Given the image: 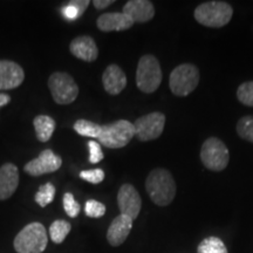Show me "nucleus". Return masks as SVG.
<instances>
[{
    "instance_id": "nucleus-1",
    "label": "nucleus",
    "mask_w": 253,
    "mask_h": 253,
    "mask_svg": "<svg viewBox=\"0 0 253 253\" xmlns=\"http://www.w3.org/2000/svg\"><path fill=\"white\" fill-rule=\"evenodd\" d=\"M145 190L155 204L158 207H167L175 198L177 188L171 173L158 168L148 175Z\"/></svg>"
},
{
    "instance_id": "nucleus-2",
    "label": "nucleus",
    "mask_w": 253,
    "mask_h": 253,
    "mask_svg": "<svg viewBox=\"0 0 253 253\" xmlns=\"http://www.w3.org/2000/svg\"><path fill=\"white\" fill-rule=\"evenodd\" d=\"M47 232L41 223L34 221L15 236L13 245L18 253H42L47 248Z\"/></svg>"
},
{
    "instance_id": "nucleus-3",
    "label": "nucleus",
    "mask_w": 253,
    "mask_h": 253,
    "mask_svg": "<svg viewBox=\"0 0 253 253\" xmlns=\"http://www.w3.org/2000/svg\"><path fill=\"white\" fill-rule=\"evenodd\" d=\"M233 8L225 1H208L197 6L195 9V19L207 27L219 28L230 23Z\"/></svg>"
},
{
    "instance_id": "nucleus-4",
    "label": "nucleus",
    "mask_w": 253,
    "mask_h": 253,
    "mask_svg": "<svg viewBox=\"0 0 253 253\" xmlns=\"http://www.w3.org/2000/svg\"><path fill=\"white\" fill-rule=\"evenodd\" d=\"M162 82V69L156 56L145 54L138 61L136 71V84L143 93L150 94L158 89Z\"/></svg>"
},
{
    "instance_id": "nucleus-5",
    "label": "nucleus",
    "mask_w": 253,
    "mask_h": 253,
    "mask_svg": "<svg viewBox=\"0 0 253 253\" xmlns=\"http://www.w3.org/2000/svg\"><path fill=\"white\" fill-rule=\"evenodd\" d=\"M134 136V123L126 120H119L109 125L101 126V132L97 140L104 147L110 149H120L126 147Z\"/></svg>"
},
{
    "instance_id": "nucleus-6",
    "label": "nucleus",
    "mask_w": 253,
    "mask_h": 253,
    "mask_svg": "<svg viewBox=\"0 0 253 253\" xmlns=\"http://www.w3.org/2000/svg\"><path fill=\"white\" fill-rule=\"evenodd\" d=\"M199 84V71L192 63H182L170 74L169 86L176 96H188Z\"/></svg>"
},
{
    "instance_id": "nucleus-7",
    "label": "nucleus",
    "mask_w": 253,
    "mask_h": 253,
    "mask_svg": "<svg viewBox=\"0 0 253 253\" xmlns=\"http://www.w3.org/2000/svg\"><path fill=\"white\" fill-rule=\"evenodd\" d=\"M201 160L207 169L212 171H221L229 164V149L219 138L209 137L202 145Z\"/></svg>"
},
{
    "instance_id": "nucleus-8",
    "label": "nucleus",
    "mask_w": 253,
    "mask_h": 253,
    "mask_svg": "<svg viewBox=\"0 0 253 253\" xmlns=\"http://www.w3.org/2000/svg\"><path fill=\"white\" fill-rule=\"evenodd\" d=\"M48 87L53 99L59 104L74 102L79 95L77 82L67 73H53L48 79Z\"/></svg>"
},
{
    "instance_id": "nucleus-9",
    "label": "nucleus",
    "mask_w": 253,
    "mask_h": 253,
    "mask_svg": "<svg viewBox=\"0 0 253 253\" xmlns=\"http://www.w3.org/2000/svg\"><path fill=\"white\" fill-rule=\"evenodd\" d=\"M166 126V115L154 112L137 119L134 123L135 136L142 142L153 141L160 137Z\"/></svg>"
},
{
    "instance_id": "nucleus-10",
    "label": "nucleus",
    "mask_w": 253,
    "mask_h": 253,
    "mask_svg": "<svg viewBox=\"0 0 253 253\" xmlns=\"http://www.w3.org/2000/svg\"><path fill=\"white\" fill-rule=\"evenodd\" d=\"M62 166V158L56 155L54 151L46 149L39 156L28 162L24 167L25 172L31 176H41L45 173H52L58 171Z\"/></svg>"
},
{
    "instance_id": "nucleus-11",
    "label": "nucleus",
    "mask_w": 253,
    "mask_h": 253,
    "mask_svg": "<svg viewBox=\"0 0 253 253\" xmlns=\"http://www.w3.org/2000/svg\"><path fill=\"white\" fill-rule=\"evenodd\" d=\"M118 204L121 214H126L134 220L137 218L142 208L140 194L131 184H123L119 190Z\"/></svg>"
},
{
    "instance_id": "nucleus-12",
    "label": "nucleus",
    "mask_w": 253,
    "mask_h": 253,
    "mask_svg": "<svg viewBox=\"0 0 253 253\" xmlns=\"http://www.w3.org/2000/svg\"><path fill=\"white\" fill-rule=\"evenodd\" d=\"M25 80V72L18 63L0 60V90L15 89Z\"/></svg>"
},
{
    "instance_id": "nucleus-13",
    "label": "nucleus",
    "mask_w": 253,
    "mask_h": 253,
    "mask_svg": "<svg viewBox=\"0 0 253 253\" xmlns=\"http://www.w3.org/2000/svg\"><path fill=\"white\" fill-rule=\"evenodd\" d=\"M132 229V219L126 214H119L114 218L109 229L107 231V240L114 248L122 245L128 238Z\"/></svg>"
},
{
    "instance_id": "nucleus-14",
    "label": "nucleus",
    "mask_w": 253,
    "mask_h": 253,
    "mask_svg": "<svg viewBox=\"0 0 253 253\" xmlns=\"http://www.w3.org/2000/svg\"><path fill=\"white\" fill-rule=\"evenodd\" d=\"M123 13L128 15L135 23H148L155 15L153 2L148 0H130L123 6Z\"/></svg>"
},
{
    "instance_id": "nucleus-15",
    "label": "nucleus",
    "mask_w": 253,
    "mask_h": 253,
    "mask_svg": "<svg viewBox=\"0 0 253 253\" xmlns=\"http://www.w3.org/2000/svg\"><path fill=\"white\" fill-rule=\"evenodd\" d=\"M69 50L75 58L86 62H93L99 56V49L93 38L88 36H81L75 38L71 42Z\"/></svg>"
},
{
    "instance_id": "nucleus-16",
    "label": "nucleus",
    "mask_w": 253,
    "mask_h": 253,
    "mask_svg": "<svg viewBox=\"0 0 253 253\" xmlns=\"http://www.w3.org/2000/svg\"><path fill=\"white\" fill-rule=\"evenodd\" d=\"M19 185V171L13 163H5L0 168V201L8 199Z\"/></svg>"
},
{
    "instance_id": "nucleus-17",
    "label": "nucleus",
    "mask_w": 253,
    "mask_h": 253,
    "mask_svg": "<svg viewBox=\"0 0 253 253\" xmlns=\"http://www.w3.org/2000/svg\"><path fill=\"white\" fill-rule=\"evenodd\" d=\"M96 26L102 32L126 31L134 26V21L123 12L101 14L96 20Z\"/></svg>"
},
{
    "instance_id": "nucleus-18",
    "label": "nucleus",
    "mask_w": 253,
    "mask_h": 253,
    "mask_svg": "<svg viewBox=\"0 0 253 253\" xmlns=\"http://www.w3.org/2000/svg\"><path fill=\"white\" fill-rule=\"evenodd\" d=\"M102 84L108 94H120L126 86V77L125 72L118 65H109L103 72Z\"/></svg>"
},
{
    "instance_id": "nucleus-19",
    "label": "nucleus",
    "mask_w": 253,
    "mask_h": 253,
    "mask_svg": "<svg viewBox=\"0 0 253 253\" xmlns=\"http://www.w3.org/2000/svg\"><path fill=\"white\" fill-rule=\"evenodd\" d=\"M37 138L40 142H48L55 130V121L50 116L39 115L33 121Z\"/></svg>"
},
{
    "instance_id": "nucleus-20",
    "label": "nucleus",
    "mask_w": 253,
    "mask_h": 253,
    "mask_svg": "<svg viewBox=\"0 0 253 253\" xmlns=\"http://www.w3.org/2000/svg\"><path fill=\"white\" fill-rule=\"evenodd\" d=\"M71 229L72 225L68 221L61 219L53 221L52 225L49 227L50 239H52L53 243H55V244H61L63 240L66 239V237L68 236V233L71 232Z\"/></svg>"
},
{
    "instance_id": "nucleus-21",
    "label": "nucleus",
    "mask_w": 253,
    "mask_h": 253,
    "mask_svg": "<svg viewBox=\"0 0 253 253\" xmlns=\"http://www.w3.org/2000/svg\"><path fill=\"white\" fill-rule=\"evenodd\" d=\"M197 253H227V249L220 238L208 237L199 243Z\"/></svg>"
},
{
    "instance_id": "nucleus-22",
    "label": "nucleus",
    "mask_w": 253,
    "mask_h": 253,
    "mask_svg": "<svg viewBox=\"0 0 253 253\" xmlns=\"http://www.w3.org/2000/svg\"><path fill=\"white\" fill-rule=\"evenodd\" d=\"M74 130L84 137L97 138L101 132V126L88 120H78L74 123Z\"/></svg>"
},
{
    "instance_id": "nucleus-23",
    "label": "nucleus",
    "mask_w": 253,
    "mask_h": 253,
    "mask_svg": "<svg viewBox=\"0 0 253 253\" xmlns=\"http://www.w3.org/2000/svg\"><path fill=\"white\" fill-rule=\"evenodd\" d=\"M90 1L88 0H75V1H69L66 7H63L62 13L63 17L68 20H75L86 11Z\"/></svg>"
},
{
    "instance_id": "nucleus-24",
    "label": "nucleus",
    "mask_w": 253,
    "mask_h": 253,
    "mask_svg": "<svg viewBox=\"0 0 253 253\" xmlns=\"http://www.w3.org/2000/svg\"><path fill=\"white\" fill-rule=\"evenodd\" d=\"M55 196V186L52 183H46L41 185L36 195V202L41 208H46L54 199Z\"/></svg>"
},
{
    "instance_id": "nucleus-25",
    "label": "nucleus",
    "mask_w": 253,
    "mask_h": 253,
    "mask_svg": "<svg viewBox=\"0 0 253 253\" xmlns=\"http://www.w3.org/2000/svg\"><path fill=\"white\" fill-rule=\"evenodd\" d=\"M237 132L242 138L253 143V116H244L237 123Z\"/></svg>"
},
{
    "instance_id": "nucleus-26",
    "label": "nucleus",
    "mask_w": 253,
    "mask_h": 253,
    "mask_svg": "<svg viewBox=\"0 0 253 253\" xmlns=\"http://www.w3.org/2000/svg\"><path fill=\"white\" fill-rule=\"evenodd\" d=\"M237 97L245 106L253 107V81L240 84L237 90Z\"/></svg>"
},
{
    "instance_id": "nucleus-27",
    "label": "nucleus",
    "mask_w": 253,
    "mask_h": 253,
    "mask_svg": "<svg viewBox=\"0 0 253 253\" xmlns=\"http://www.w3.org/2000/svg\"><path fill=\"white\" fill-rule=\"evenodd\" d=\"M63 209H65L68 217L71 218L78 217L79 213H80V204L75 201L74 196H73L71 192H67V194H65V196H63Z\"/></svg>"
},
{
    "instance_id": "nucleus-28",
    "label": "nucleus",
    "mask_w": 253,
    "mask_h": 253,
    "mask_svg": "<svg viewBox=\"0 0 253 253\" xmlns=\"http://www.w3.org/2000/svg\"><path fill=\"white\" fill-rule=\"evenodd\" d=\"M84 212L90 218H100L104 216V213H106V207L101 202L90 199V201H88L86 203Z\"/></svg>"
},
{
    "instance_id": "nucleus-29",
    "label": "nucleus",
    "mask_w": 253,
    "mask_h": 253,
    "mask_svg": "<svg viewBox=\"0 0 253 253\" xmlns=\"http://www.w3.org/2000/svg\"><path fill=\"white\" fill-rule=\"evenodd\" d=\"M80 177L84 181L91 183V184H99L104 179V171L101 169L84 170L80 172Z\"/></svg>"
},
{
    "instance_id": "nucleus-30",
    "label": "nucleus",
    "mask_w": 253,
    "mask_h": 253,
    "mask_svg": "<svg viewBox=\"0 0 253 253\" xmlns=\"http://www.w3.org/2000/svg\"><path fill=\"white\" fill-rule=\"evenodd\" d=\"M88 148H89V162L96 164L103 160L104 155L101 149V145L99 142L89 141L88 142Z\"/></svg>"
},
{
    "instance_id": "nucleus-31",
    "label": "nucleus",
    "mask_w": 253,
    "mask_h": 253,
    "mask_svg": "<svg viewBox=\"0 0 253 253\" xmlns=\"http://www.w3.org/2000/svg\"><path fill=\"white\" fill-rule=\"evenodd\" d=\"M113 2L114 1H112V0H95V1H93V5L96 9H103L112 5Z\"/></svg>"
},
{
    "instance_id": "nucleus-32",
    "label": "nucleus",
    "mask_w": 253,
    "mask_h": 253,
    "mask_svg": "<svg viewBox=\"0 0 253 253\" xmlns=\"http://www.w3.org/2000/svg\"><path fill=\"white\" fill-rule=\"evenodd\" d=\"M11 102V96L5 93H0V108Z\"/></svg>"
}]
</instances>
